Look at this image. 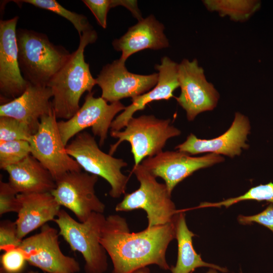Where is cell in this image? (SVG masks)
<instances>
[{"mask_svg":"<svg viewBox=\"0 0 273 273\" xmlns=\"http://www.w3.org/2000/svg\"><path fill=\"white\" fill-rule=\"evenodd\" d=\"M57 119L53 110L41 117L37 131L28 141L31 155L50 171L55 181L68 172L81 170L66 151Z\"/></svg>","mask_w":273,"mask_h":273,"instance_id":"obj_8","label":"cell"},{"mask_svg":"<svg viewBox=\"0 0 273 273\" xmlns=\"http://www.w3.org/2000/svg\"><path fill=\"white\" fill-rule=\"evenodd\" d=\"M82 2L93 13L99 24L106 28L107 14L111 8V0H83Z\"/></svg>","mask_w":273,"mask_h":273,"instance_id":"obj_31","label":"cell"},{"mask_svg":"<svg viewBox=\"0 0 273 273\" xmlns=\"http://www.w3.org/2000/svg\"><path fill=\"white\" fill-rule=\"evenodd\" d=\"M31 147L27 141L0 142V168L7 167L20 162L31 155Z\"/></svg>","mask_w":273,"mask_h":273,"instance_id":"obj_26","label":"cell"},{"mask_svg":"<svg viewBox=\"0 0 273 273\" xmlns=\"http://www.w3.org/2000/svg\"><path fill=\"white\" fill-rule=\"evenodd\" d=\"M164 25L152 15L128 28L120 38L112 42L114 49L121 51L120 60L125 62L131 55L146 49L157 50L169 46Z\"/></svg>","mask_w":273,"mask_h":273,"instance_id":"obj_20","label":"cell"},{"mask_svg":"<svg viewBox=\"0 0 273 273\" xmlns=\"http://www.w3.org/2000/svg\"><path fill=\"white\" fill-rule=\"evenodd\" d=\"M51 89L48 86L29 83L24 93L11 101L0 106V116L14 118L27 126L34 134L40 118L53 109Z\"/></svg>","mask_w":273,"mask_h":273,"instance_id":"obj_17","label":"cell"},{"mask_svg":"<svg viewBox=\"0 0 273 273\" xmlns=\"http://www.w3.org/2000/svg\"><path fill=\"white\" fill-rule=\"evenodd\" d=\"M175 217L167 224L137 233L130 232L124 217L116 214L107 217L100 243L112 262V273H133L151 264L170 269L166 252L175 238Z\"/></svg>","mask_w":273,"mask_h":273,"instance_id":"obj_1","label":"cell"},{"mask_svg":"<svg viewBox=\"0 0 273 273\" xmlns=\"http://www.w3.org/2000/svg\"><path fill=\"white\" fill-rule=\"evenodd\" d=\"M17 4L27 3L46 9L60 15L70 21L77 31L79 36L84 32L93 29L87 18L83 15L69 11L55 0L13 1Z\"/></svg>","mask_w":273,"mask_h":273,"instance_id":"obj_24","label":"cell"},{"mask_svg":"<svg viewBox=\"0 0 273 273\" xmlns=\"http://www.w3.org/2000/svg\"><path fill=\"white\" fill-rule=\"evenodd\" d=\"M20 203L15 221L20 239L30 233L53 221L61 210V206L51 192L18 194Z\"/></svg>","mask_w":273,"mask_h":273,"instance_id":"obj_19","label":"cell"},{"mask_svg":"<svg viewBox=\"0 0 273 273\" xmlns=\"http://www.w3.org/2000/svg\"><path fill=\"white\" fill-rule=\"evenodd\" d=\"M27 263L25 253L20 247L6 250L1 256V269L6 273H21Z\"/></svg>","mask_w":273,"mask_h":273,"instance_id":"obj_28","label":"cell"},{"mask_svg":"<svg viewBox=\"0 0 273 273\" xmlns=\"http://www.w3.org/2000/svg\"><path fill=\"white\" fill-rule=\"evenodd\" d=\"M59 235V231L47 223L38 233L23 239L20 247L27 263L45 273L78 272V262L62 252Z\"/></svg>","mask_w":273,"mask_h":273,"instance_id":"obj_12","label":"cell"},{"mask_svg":"<svg viewBox=\"0 0 273 273\" xmlns=\"http://www.w3.org/2000/svg\"><path fill=\"white\" fill-rule=\"evenodd\" d=\"M178 79L180 94L176 101L186 111L189 121L216 107L219 94L214 85L208 81L196 59L192 61L184 59L178 64Z\"/></svg>","mask_w":273,"mask_h":273,"instance_id":"obj_11","label":"cell"},{"mask_svg":"<svg viewBox=\"0 0 273 273\" xmlns=\"http://www.w3.org/2000/svg\"><path fill=\"white\" fill-rule=\"evenodd\" d=\"M18 194L8 182L0 181V215L9 212L18 213L20 203Z\"/></svg>","mask_w":273,"mask_h":273,"instance_id":"obj_30","label":"cell"},{"mask_svg":"<svg viewBox=\"0 0 273 273\" xmlns=\"http://www.w3.org/2000/svg\"><path fill=\"white\" fill-rule=\"evenodd\" d=\"M106 218L102 213L93 212L86 221H77L61 209L53 220L71 250L82 255L85 273H104L108 269L107 252L100 243Z\"/></svg>","mask_w":273,"mask_h":273,"instance_id":"obj_4","label":"cell"},{"mask_svg":"<svg viewBox=\"0 0 273 273\" xmlns=\"http://www.w3.org/2000/svg\"><path fill=\"white\" fill-rule=\"evenodd\" d=\"M18 16L0 21V93L1 104L22 95L29 83L19 65L16 39Z\"/></svg>","mask_w":273,"mask_h":273,"instance_id":"obj_14","label":"cell"},{"mask_svg":"<svg viewBox=\"0 0 273 273\" xmlns=\"http://www.w3.org/2000/svg\"><path fill=\"white\" fill-rule=\"evenodd\" d=\"M175 222L178 254L175 265L170 267L171 273H192L196 268L201 267L215 269L222 272L228 271L225 267L205 262L195 251L192 241L195 234L189 229L183 211L179 210Z\"/></svg>","mask_w":273,"mask_h":273,"instance_id":"obj_22","label":"cell"},{"mask_svg":"<svg viewBox=\"0 0 273 273\" xmlns=\"http://www.w3.org/2000/svg\"><path fill=\"white\" fill-rule=\"evenodd\" d=\"M18 236L15 221L4 220L0 223V250L5 251L10 248L20 247L22 243Z\"/></svg>","mask_w":273,"mask_h":273,"instance_id":"obj_29","label":"cell"},{"mask_svg":"<svg viewBox=\"0 0 273 273\" xmlns=\"http://www.w3.org/2000/svg\"><path fill=\"white\" fill-rule=\"evenodd\" d=\"M18 62L23 78L34 85L47 86L71 54L51 42L47 35L32 30L16 31Z\"/></svg>","mask_w":273,"mask_h":273,"instance_id":"obj_3","label":"cell"},{"mask_svg":"<svg viewBox=\"0 0 273 273\" xmlns=\"http://www.w3.org/2000/svg\"><path fill=\"white\" fill-rule=\"evenodd\" d=\"M98 37L94 29L88 30L79 36V43L76 51L48 83L53 93V111L57 118L68 120L79 109V101L86 92H92L97 84L89 70V64L84 60L85 47L95 42Z\"/></svg>","mask_w":273,"mask_h":273,"instance_id":"obj_2","label":"cell"},{"mask_svg":"<svg viewBox=\"0 0 273 273\" xmlns=\"http://www.w3.org/2000/svg\"><path fill=\"white\" fill-rule=\"evenodd\" d=\"M66 149L81 169L104 178L109 184L112 198H118L125 194L129 176L122 173L121 169L127 163L102 151L94 136L83 131L75 136Z\"/></svg>","mask_w":273,"mask_h":273,"instance_id":"obj_7","label":"cell"},{"mask_svg":"<svg viewBox=\"0 0 273 273\" xmlns=\"http://www.w3.org/2000/svg\"><path fill=\"white\" fill-rule=\"evenodd\" d=\"M132 173L139 181L140 187L134 192L125 194L116 205L115 210L143 209L147 214L148 228L172 221L179 210H176L165 184L158 182L156 177L141 164L133 166Z\"/></svg>","mask_w":273,"mask_h":273,"instance_id":"obj_5","label":"cell"},{"mask_svg":"<svg viewBox=\"0 0 273 273\" xmlns=\"http://www.w3.org/2000/svg\"><path fill=\"white\" fill-rule=\"evenodd\" d=\"M250 129L248 117L240 112H236L231 126L222 134L207 140L199 139L191 133L175 149L190 155L209 153L233 158L239 156L243 149L249 148L246 141Z\"/></svg>","mask_w":273,"mask_h":273,"instance_id":"obj_16","label":"cell"},{"mask_svg":"<svg viewBox=\"0 0 273 273\" xmlns=\"http://www.w3.org/2000/svg\"><path fill=\"white\" fill-rule=\"evenodd\" d=\"M159 73L140 75L129 72L125 62L118 59L104 66L96 83L102 89L101 97L110 103L143 95L157 84Z\"/></svg>","mask_w":273,"mask_h":273,"instance_id":"obj_15","label":"cell"},{"mask_svg":"<svg viewBox=\"0 0 273 273\" xmlns=\"http://www.w3.org/2000/svg\"><path fill=\"white\" fill-rule=\"evenodd\" d=\"M170 122V119H159L152 115L131 117L123 131H110V135L118 140L110 145L109 154L113 155L121 143L126 141L131 146L133 166L141 164L145 159L162 152L168 139L180 134V130Z\"/></svg>","mask_w":273,"mask_h":273,"instance_id":"obj_6","label":"cell"},{"mask_svg":"<svg viewBox=\"0 0 273 273\" xmlns=\"http://www.w3.org/2000/svg\"><path fill=\"white\" fill-rule=\"evenodd\" d=\"M246 200L266 201L273 203V183L270 182L265 185H259L250 188L241 196L229 198L218 202H202L196 208L222 206L229 207L237 203Z\"/></svg>","mask_w":273,"mask_h":273,"instance_id":"obj_25","label":"cell"},{"mask_svg":"<svg viewBox=\"0 0 273 273\" xmlns=\"http://www.w3.org/2000/svg\"><path fill=\"white\" fill-rule=\"evenodd\" d=\"M161 62V64L155 66V68L159 71L157 84L151 90L131 99L132 103L126 107L125 110L112 121L111 131H120L124 128L134 113L144 109L150 102L168 100L173 96L174 91L179 86L178 64L167 57L162 58Z\"/></svg>","mask_w":273,"mask_h":273,"instance_id":"obj_18","label":"cell"},{"mask_svg":"<svg viewBox=\"0 0 273 273\" xmlns=\"http://www.w3.org/2000/svg\"><path fill=\"white\" fill-rule=\"evenodd\" d=\"M32 134L29 128L19 120L10 117L0 116V142L29 141Z\"/></svg>","mask_w":273,"mask_h":273,"instance_id":"obj_27","label":"cell"},{"mask_svg":"<svg viewBox=\"0 0 273 273\" xmlns=\"http://www.w3.org/2000/svg\"><path fill=\"white\" fill-rule=\"evenodd\" d=\"M94 94L88 93L84 103L71 118L58 121V129L66 146L71 138L88 127L94 136L99 138V145L102 146L115 117L126 108L120 101L109 104L101 97H94Z\"/></svg>","mask_w":273,"mask_h":273,"instance_id":"obj_9","label":"cell"},{"mask_svg":"<svg viewBox=\"0 0 273 273\" xmlns=\"http://www.w3.org/2000/svg\"><path fill=\"white\" fill-rule=\"evenodd\" d=\"M133 273H150L149 269L147 267L140 268ZM207 273H217V270L213 268H210Z\"/></svg>","mask_w":273,"mask_h":273,"instance_id":"obj_34","label":"cell"},{"mask_svg":"<svg viewBox=\"0 0 273 273\" xmlns=\"http://www.w3.org/2000/svg\"><path fill=\"white\" fill-rule=\"evenodd\" d=\"M119 6L124 7L128 9L139 21L143 19L142 18L140 11L138 9L136 1L113 0V7Z\"/></svg>","mask_w":273,"mask_h":273,"instance_id":"obj_33","label":"cell"},{"mask_svg":"<svg viewBox=\"0 0 273 273\" xmlns=\"http://www.w3.org/2000/svg\"><path fill=\"white\" fill-rule=\"evenodd\" d=\"M241 273H242V272H241Z\"/></svg>","mask_w":273,"mask_h":273,"instance_id":"obj_35","label":"cell"},{"mask_svg":"<svg viewBox=\"0 0 273 273\" xmlns=\"http://www.w3.org/2000/svg\"><path fill=\"white\" fill-rule=\"evenodd\" d=\"M98 176L81 170L68 172L56 180L51 192L59 205L71 211L79 221H86L93 212L103 213L105 204L96 194Z\"/></svg>","mask_w":273,"mask_h":273,"instance_id":"obj_10","label":"cell"},{"mask_svg":"<svg viewBox=\"0 0 273 273\" xmlns=\"http://www.w3.org/2000/svg\"><path fill=\"white\" fill-rule=\"evenodd\" d=\"M5 170L8 183L18 194L51 192L56 187L50 171L31 155Z\"/></svg>","mask_w":273,"mask_h":273,"instance_id":"obj_21","label":"cell"},{"mask_svg":"<svg viewBox=\"0 0 273 273\" xmlns=\"http://www.w3.org/2000/svg\"><path fill=\"white\" fill-rule=\"evenodd\" d=\"M238 220L242 224L256 222L270 230L273 232V204L271 203L262 212L253 215H240Z\"/></svg>","mask_w":273,"mask_h":273,"instance_id":"obj_32","label":"cell"},{"mask_svg":"<svg viewBox=\"0 0 273 273\" xmlns=\"http://www.w3.org/2000/svg\"><path fill=\"white\" fill-rule=\"evenodd\" d=\"M220 155L209 153L192 157L179 151H162L143 160L141 163L156 177L162 178L171 195L175 187L195 171L223 162Z\"/></svg>","mask_w":273,"mask_h":273,"instance_id":"obj_13","label":"cell"},{"mask_svg":"<svg viewBox=\"0 0 273 273\" xmlns=\"http://www.w3.org/2000/svg\"><path fill=\"white\" fill-rule=\"evenodd\" d=\"M203 3L208 11L240 22L250 18L260 7V3L256 0H204Z\"/></svg>","mask_w":273,"mask_h":273,"instance_id":"obj_23","label":"cell"}]
</instances>
